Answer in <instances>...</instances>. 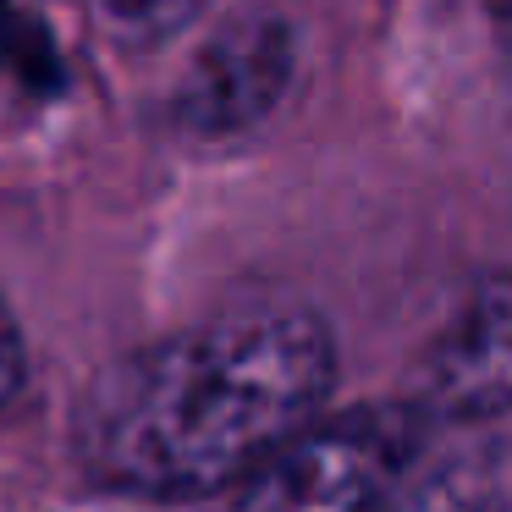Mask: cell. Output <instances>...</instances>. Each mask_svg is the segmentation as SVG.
I'll use <instances>...</instances> for the list:
<instances>
[{
  "label": "cell",
  "mask_w": 512,
  "mask_h": 512,
  "mask_svg": "<svg viewBox=\"0 0 512 512\" xmlns=\"http://www.w3.org/2000/svg\"><path fill=\"white\" fill-rule=\"evenodd\" d=\"M331 380L336 347L314 314H226L144 347L94 386L83 463L138 496H210L314 424Z\"/></svg>",
  "instance_id": "1"
},
{
  "label": "cell",
  "mask_w": 512,
  "mask_h": 512,
  "mask_svg": "<svg viewBox=\"0 0 512 512\" xmlns=\"http://www.w3.org/2000/svg\"><path fill=\"white\" fill-rule=\"evenodd\" d=\"M6 45H12V6L0 0V56H6Z\"/></svg>",
  "instance_id": "8"
},
{
  "label": "cell",
  "mask_w": 512,
  "mask_h": 512,
  "mask_svg": "<svg viewBox=\"0 0 512 512\" xmlns=\"http://www.w3.org/2000/svg\"><path fill=\"white\" fill-rule=\"evenodd\" d=\"M17 380H23V336H17L12 309L0 303V402L17 391Z\"/></svg>",
  "instance_id": "6"
},
{
  "label": "cell",
  "mask_w": 512,
  "mask_h": 512,
  "mask_svg": "<svg viewBox=\"0 0 512 512\" xmlns=\"http://www.w3.org/2000/svg\"><path fill=\"white\" fill-rule=\"evenodd\" d=\"M292 34L276 17H243L210 34V45L188 61L177 100V122L204 138H232L265 122L292 83Z\"/></svg>",
  "instance_id": "3"
},
{
  "label": "cell",
  "mask_w": 512,
  "mask_h": 512,
  "mask_svg": "<svg viewBox=\"0 0 512 512\" xmlns=\"http://www.w3.org/2000/svg\"><path fill=\"white\" fill-rule=\"evenodd\" d=\"M424 402L452 424L512 408V276H485L424 358Z\"/></svg>",
  "instance_id": "4"
},
{
  "label": "cell",
  "mask_w": 512,
  "mask_h": 512,
  "mask_svg": "<svg viewBox=\"0 0 512 512\" xmlns=\"http://www.w3.org/2000/svg\"><path fill=\"white\" fill-rule=\"evenodd\" d=\"M111 34H122L127 45H160L177 28H188L193 17L210 12V0H89Z\"/></svg>",
  "instance_id": "5"
},
{
  "label": "cell",
  "mask_w": 512,
  "mask_h": 512,
  "mask_svg": "<svg viewBox=\"0 0 512 512\" xmlns=\"http://www.w3.org/2000/svg\"><path fill=\"white\" fill-rule=\"evenodd\" d=\"M408 452L413 419L386 402L314 419L243 479L237 512H375Z\"/></svg>",
  "instance_id": "2"
},
{
  "label": "cell",
  "mask_w": 512,
  "mask_h": 512,
  "mask_svg": "<svg viewBox=\"0 0 512 512\" xmlns=\"http://www.w3.org/2000/svg\"><path fill=\"white\" fill-rule=\"evenodd\" d=\"M490 17H496V34H501V45L512 50V0H496V6H490Z\"/></svg>",
  "instance_id": "7"
}]
</instances>
